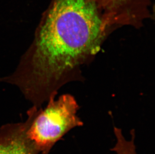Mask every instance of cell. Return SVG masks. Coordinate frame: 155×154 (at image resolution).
Segmentation results:
<instances>
[{
    "label": "cell",
    "mask_w": 155,
    "mask_h": 154,
    "mask_svg": "<svg viewBox=\"0 0 155 154\" xmlns=\"http://www.w3.org/2000/svg\"><path fill=\"white\" fill-rule=\"evenodd\" d=\"M113 30L94 0H51L15 71L0 82L41 108L64 85L82 78V67Z\"/></svg>",
    "instance_id": "1"
},
{
    "label": "cell",
    "mask_w": 155,
    "mask_h": 154,
    "mask_svg": "<svg viewBox=\"0 0 155 154\" xmlns=\"http://www.w3.org/2000/svg\"><path fill=\"white\" fill-rule=\"evenodd\" d=\"M47 103L44 109L32 106L27 112L28 137L42 154H49L55 144L70 130L84 125L77 115L79 106L71 95H62Z\"/></svg>",
    "instance_id": "2"
},
{
    "label": "cell",
    "mask_w": 155,
    "mask_h": 154,
    "mask_svg": "<svg viewBox=\"0 0 155 154\" xmlns=\"http://www.w3.org/2000/svg\"><path fill=\"white\" fill-rule=\"evenodd\" d=\"M29 118L24 122L7 124L0 128V154H42L28 137Z\"/></svg>",
    "instance_id": "4"
},
{
    "label": "cell",
    "mask_w": 155,
    "mask_h": 154,
    "mask_svg": "<svg viewBox=\"0 0 155 154\" xmlns=\"http://www.w3.org/2000/svg\"><path fill=\"white\" fill-rule=\"evenodd\" d=\"M114 29L123 26L139 28L152 17L151 0H94Z\"/></svg>",
    "instance_id": "3"
},
{
    "label": "cell",
    "mask_w": 155,
    "mask_h": 154,
    "mask_svg": "<svg viewBox=\"0 0 155 154\" xmlns=\"http://www.w3.org/2000/svg\"><path fill=\"white\" fill-rule=\"evenodd\" d=\"M114 133L116 142L111 151L116 154H137L135 143V133L134 130L131 131V138L127 140L124 137L121 129L114 127Z\"/></svg>",
    "instance_id": "5"
}]
</instances>
